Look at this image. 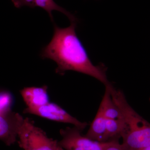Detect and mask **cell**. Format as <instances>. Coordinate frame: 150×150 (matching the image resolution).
Wrapping results in <instances>:
<instances>
[{"label":"cell","mask_w":150,"mask_h":150,"mask_svg":"<svg viewBox=\"0 0 150 150\" xmlns=\"http://www.w3.org/2000/svg\"><path fill=\"white\" fill-rule=\"evenodd\" d=\"M77 22H71L69 27L62 28L54 25L53 37L42 49L40 56L56 62V73L64 75L73 71L88 75L101 82L105 86L111 84L106 75L107 68L103 65L95 66L76 34Z\"/></svg>","instance_id":"obj_1"},{"label":"cell","mask_w":150,"mask_h":150,"mask_svg":"<svg viewBox=\"0 0 150 150\" xmlns=\"http://www.w3.org/2000/svg\"><path fill=\"white\" fill-rule=\"evenodd\" d=\"M113 101L122 115L124 131L121 144L126 150H143L150 146V123L130 106L123 92L108 86Z\"/></svg>","instance_id":"obj_2"},{"label":"cell","mask_w":150,"mask_h":150,"mask_svg":"<svg viewBox=\"0 0 150 150\" xmlns=\"http://www.w3.org/2000/svg\"><path fill=\"white\" fill-rule=\"evenodd\" d=\"M17 134L19 146L23 150H64L59 141L49 138L29 118H23Z\"/></svg>","instance_id":"obj_3"},{"label":"cell","mask_w":150,"mask_h":150,"mask_svg":"<svg viewBox=\"0 0 150 150\" xmlns=\"http://www.w3.org/2000/svg\"><path fill=\"white\" fill-rule=\"evenodd\" d=\"M82 132L74 126L61 129L62 139L59 141L60 146L64 150H104L109 143L91 139L83 135Z\"/></svg>","instance_id":"obj_4"},{"label":"cell","mask_w":150,"mask_h":150,"mask_svg":"<svg viewBox=\"0 0 150 150\" xmlns=\"http://www.w3.org/2000/svg\"><path fill=\"white\" fill-rule=\"evenodd\" d=\"M23 113L33 114L51 121L69 123L81 131L88 126V123L79 121L54 103L49 102L44 105L34 108H26L23 110Z\"/></svg>","instance_id":"obj_5"},{"label":"cell","mask_w":150,"mask_h":150,"mask_svg":"<svg viewBox=\"0 0 150 150\" xmlns=\"http://www.w3.org/2000/svg\"><path fill=\"white\" fill-rule=\"evenodd\" d=\"M23 117L17 112L0 114V140L10 146L17 141L18 130Z\"/></svg>","instance_id":"obj_6"},{"label":"cell","mask_w":150,"mask_h":150,"mask_svg":"<svg viewBox=\"0 0 150 150\" xmlns=\"http://www.w3.org/2000/svg\"><path fill=\"white\" fill-rule=\"evenodd\" d=\"M48 90V86L44 85L41 87H28L20 91L26 108L40 107L50 102Z\"/></svg>","instance_id":"obj_7"},{"label":"cell","mask_w":150,"mask_h":150,"mask_svg":"<svg viewBox=\"0 0 150 150\" xmlns=\"http://www.w3.org/2000/svg\"><path fill=\"white\" fill-rule=\"evenodd\" d=\"M106 118L98 108L95 117L85 136L91 139L100 142H105Z\"/></svg>","instance_id":"obj_8"},{"label":"cell","mask_w":150,"mask_h":150,"mask_svg":"<svg viewBox=\"0 0 150 150\" xmlns=\"http://www.w3.org/2000/svg\"><path fill=\"white\" fill-rule=\"evenodd\" d=\"M105 87V92L99 109L107 119L122 120L121 111L112 99L109 88Z\"/></svg>","instance_id":"obj_9"},{"label":"cell","mask_w":150,"mask_h":150,"mask_svg":"<svg viewBox=\"0 0 150 150\" xmlns=\"http://www.w3.org/2000/svg\"><path fill=\"white\" fill-rule=\"evenodd\" d=\"M124 129L123 120L106 118L105 142L119 141L122 137Z\"/></svg>","instance_id":"obj_10"},{"label":"cell","mask_w":150,"mask_h":150,"mask_svg":"<svg viewBox=\"0 0 150 150\" xmlns=\"http://www.w3.org/2000/svg\"><path fill=\"white\" fill-rule=\"evenodd\" d=\"M35 7H39L46 11L52 21L53 20L52 11H57L67 16L71 22H77V19L74 15L57 5L54 0H35Z\"/></svg>","instance_id":"obj_11"},{"label":"cell","mask_w":150,"mask_h":150,"mask_svg":"<svg viewBox=\"0 0 150 150\" xmlns=\"http://www.w3.org/2000/svg\"><path fill=\"white\" fill-rule=\"evenodd\" d=\"M13 97L9 91L0 90V114L11 112L13 103Z\"/></svg>","instance_id":"obj_12"},{"label":"cell","mask_w":150,"mask_h":150,"mask_svg":"<svg viewBox=\"0 0 150 150\" xmlns=\"http://www.w3.org/2000/svg\"><path fill=\"white\" fill-rule=\"evenodd\" d=\"M15 6L18 8L26 6L31 8L35 7V0H12Z\"/></svg>","instance_id":"obj_13"},{"label":"cell","mask_w":150,"mask_h":150,"mask_svg":"<svg viewBox=\"0 0 150 150\" xmlns=\"http://www.w3.org/2000/svg\"><path fill=\"white\" fill-rule=\"evenodd\" d=\"M104 150H126L119 141L110 142L105 148Z\"/></svg>","instance_id":"obj_14"},{"label":"cell","mask_w":150,"mask_h":150,"mask_svg":"<svg viewBox=\"0 0 150 150\" xmlns=\"http://www.w3.org/2000/svg\"><path fill=\"white\" fill-rule=\"evenodd\" d=\"M143 150H150V146H149L145 148Z\"/></svg>","instance_id":"obj_15"}]
</instances>
